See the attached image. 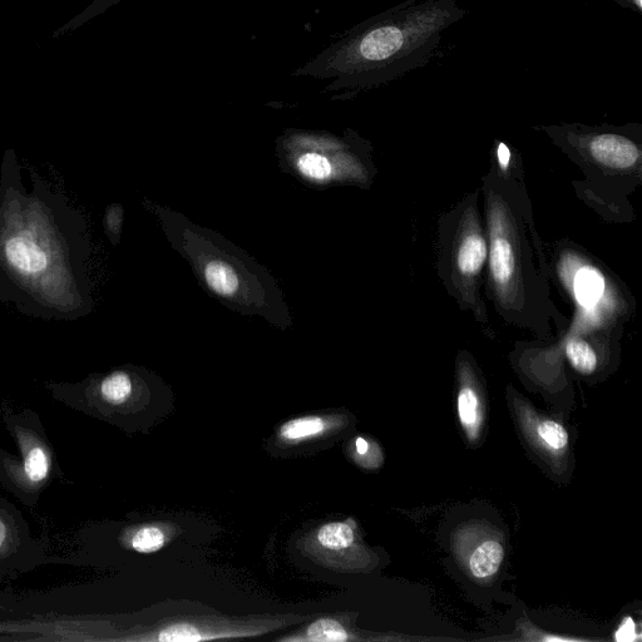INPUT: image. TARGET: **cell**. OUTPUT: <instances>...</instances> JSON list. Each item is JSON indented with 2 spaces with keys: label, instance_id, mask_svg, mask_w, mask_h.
<instances>
[{
  "label": "cell",
  "instance_id": "11",
  "mask_svg": "<svg viewBox=\"0 0 642 642\" xmlns=\"http://www.w3.org/2000/svg\"><path fill=\"white\" fill-rule=\"evenodd\" d=\"M505 550L500 542L488 540L473 552L469 569L476 579L485 580L496 574L502 565Z\"/></svg>",
  "mask_w": 642,
  "mask_h": 642
},
{
  "label": "cell",
  "instance_id": "22",
  "mask_svg": "<svg viewBox=\"0 0 642 642\" xmlns=\"http://www.w3.org/2000/svg\"><path fill=\"white\" fill-rule=\"evenodd\" d=\"M635 639V625L634 621L626 619L624 624L621 625L620 630L617 631V641H631Z\"/></svg>",
  "mask_w": 642,
  "mask_h": 642
},
{
  "label": "cell",
  "instance_id": "23",
  "mask_svg": "<svg viewBox=\"0 0 642 642\" xmlns=\"http://www.w3.org/2000/svg\"><path fill=\"white\" fill-rule=\"evenodd\" d=\"M355 448H357L359 454H367L369 451V443L363 438H358L357 441H355Z\"/></svg>",
  "mask_w": 642,
  "mask_h": 642
},
{
  "label": "cell",
  "instance_id": "8",
  "mask_svg": "<svg viewBox=\"0 0 642 642\" xmlns=\"http://www.w3.org/2000/svg\"><path fill=\"white\" fill-rule=\"evenodd\" d=\"M350 640H357V637L344 626L343 622L330 616L320 617V619H316L311 624L306 625L304 629L278 639V641L290 642H340Z\"/></svg>",
  "mask_w": 642,
  "mask_h": 642
},
{
  "label": "cell",
  "instance_id": "3",
  "mask_svg": "<svg viewBox=\"0 0 642 642\" xmlns=\"http://www.w3.org/2000/svg\"><path fill=\"white\" fill-rule=\"evenodd\" d=\"M453 0L393 9L360 24L300 69L335 87H369L421 66L444 29L461 18Z\"/></svg>",
  "mask_w": 642,
  "mask_h": 642
},
{
  "label": "cell",
  "instance_id": "4",
  "mask_svg": "<svg viewBox=\"0 0 642 642\" xmlns=\"http://www.w3.org/2000/svg\"><path fill=\"white\" fill-rule=\"evenodd\" d=\"M478 196H469L443 217L439 229V274L459 304L482 314V271L488 260L486 227L477 207Z\"/></svg>",
  "mask_w": 642,
  "mask_h": 642
},
{
  "label": "cell",
  "instance_id": "12",
  "mask_svg": "<svg viewBox=\"0 0 642 642\" xmlns=\"http://www.w3.org/2000/svg\"><path fill=\"white\" fill-rule=\"evenodd\" d=\"M320 546L330 551H342L349 548L355 541L354 528L348 522H330L318 531Z\"/></svg>",
  "mask_w": 642,
  "mask_h": 642
},
{
  "label": "cell",
  "instance_id": "6",
  "mask_svg": "<svg viewBox=\"0 0 642 642\" xmlns=\"http://www.w3.org/2000/svg\"><path fill=\"white\" fill-rule=\"evenodd\" d=\"M587 156L597 165L615 171H630L641 161V151L630 137L610 131L584 132L576 136Z\"/></svg>",
  "mask_w": 642,
  "mask_h": 642
},
{
  "label": "cell",
  "instance_id": "2",
  "mask_svg": "<svg viewBox=\"0 0 642 642\" xmlns=\"http://www.w3.org/2000/svg\"><path fill=\"white\" fill-rule=\"evenodd\" d=\"M490 289L503 318L545 334L562 316L551 300L550 274L520 182L493 167L485 179Z\"/></svg>",
  "mask_w": 642,
  "mask_h": 642
},
{
  "label": "cell",
  "instance_id": "25",
  "mask_svg": "<svg viewBox=\"0 0 642 642\" xmlns=\"http://www.w3.org/2000/svg\"><path fill=\"white\" fill-rule=\"evenodd\" d=\"M621 3L625 4V6L635 8L636 11H641V0H621Z\"/></svg>",
  "mask_w": 642,
  "mask_h": 642
},
{
  "label": "cell",
  "instance_id": "5",
  "mask_svg": "<svg viewBox=\"0 0 642 642\" xmlns=\"http://www.w3.org/2000/svg\"><path fill=\"white\" fill-rule=\"evenodd\" d=\"M295 624L288 622L286 617L274 619L230 620L209 619V617H187V619L167 620L148 632L141 640L146 641H205L219 639H241V637H254L268 634L269 631L280 629L285 625Z\"/></svg>",
  "mask_w": 642,
  "mask_h": 642
},
{
  "label": "cell",
  "instance_id": "16",
  "mask_svg": "<svg viewBox=\"0 0 642 642\" xmlns=\"http://www.w3.org/2000/svg\"><path fill=\"white\" fill-rule=\"evenodd\" d=\"M537 437L550 451H564L569 446V433L555 421H540L536 426Z\"/></svg>",
  "mask_w": 642,
  "mask_h": 642
},
{
  "label": "cell",
  "instance_id": "19",
  "mask_svg": "<svg viewBox=\"0 0 642 642\" xmlns=\"http://www.w3.org/2000/svg\"><path fill=\"white\" fill-rule=\"evenodd\" d=\"M298 167L301 174L311 177V179L324 180L332 174V166L327 158L316 155V153H306L301 156Z\"/></svg>",
  "mask_w": 642,
  "mask_h": 642
},
{
  "label": "cell",
  "instance_id": "15",
  "mask_svg": "<svg viewBox=\"0 0 642 642\" xmlns=\"http://www.w3.org/2000/svg\"><path fill=\"white\" fill-rule=\"evenodd\" d=\"M133 390L132 379L130 375L123 372H116L108 375L102 380L100 393L107 403L113 406H120L131 397Z\"/></svg>",
  "mask_w": 642,
  "mask_h": 642
},
{
  "label": "cell",
  "instance_id": "17",
  "mask_svg": "<svg viewBox=\"0 0 642 642\" xmlns=\"http://www.w3.org/2000/svg\"><path fill=\"white\" fill-rule=\"evenodd\" d=\"M165 543V532L156 526L141 527L131 540L133 550L138 553H155L164 548Z\"/></svg>",
  "mask_w": 642,
  "mask_h": 642
},
{
  "label": "cell",
  "instance_id": "14",
  "mask_svg": "<svg viewBox=\"0 0 642 642\" xmlns=\"http://www.w3.org/2000/svg\"><path fill=\"white\" fill-rule=\"evenodd\" d=\"M207 284L220 295H232L239 288V279L231 266L222 261H212L205 269Z\"/></svg>",
  "mask_w": 642,
  "mask_h": 642
},
{
  "label": "cell",
  "instance_id": "9",
  "mask_svg": "<svg viewBox=\"0 0 642 642\" xmlns=\"http://www.w3.org/2000/svg\"><path fill=\"white\" fill-rule=\"evenodd\" d=\"M334 427L335 422L327 417H301L284 423L279 429V437L284 442L300 443L323 436Z\"/></svg>",
  "mask_w": 642,
  "mask_h": 642
},
{
  "label": "cell",
  "instance_id": "20",
  "mask_svg": "<svg viewBox=\"0 0 642 642\" xmlns=\"http://www.w3.org/2000/svg\"><path fill=\"white\" fill-rule=\"evenodd\" d=\"M123 211L120 205H113L107 210L106 229L108 235L120 236L122 227Z\"/></svg>",
  "mask_w": 642,
  "mask_h": 642
},
{
  "label": "cell",
  "instance_id": "7",
  "mask_svg": "<svg viewBox=\"0 0 642 642\" xmlns=\"http://www.w3.org/2000/svg\"><path fill=\"white\" fill-rule=\"evenodd\" d=\"M574 298L577 305L584 311L585 318H592L604 300L606 283L604 275L594 266L585 265L576 271L574 281Z\"/></svg>",
  "mask_w": 642,
  "mask_h": 642
},
{
  "label": "cell",
  "instance_id": "13",
  "mask_svg": "<svg viewBox=\"0 0 642 642\" xmlns=\"http://www.w3.org/2000/svg\"><path fill=\"white\" fill-rule=\"evenodd\" d=\"M566 357L577 372L592 374L597 368V355L594 348L585 339L574 337L567 340Z\"/></svg>",
  "mask_w": 642,
  "mask_h": 642
},
{
  "label": "cell",
  "instance_id": "10",
  "mask_svg": "<svg viewBox=\"0 0 642 642\" xmlns=\"http://www.w3.org/2000/svg\"><path fill=\"white\" fill-rule=\"evenodd\" d=\"M458 417L471 441H476L483 422L481 399L471 385H463L458 394Z\"/></svg>",
  "mask_w": 642,
  "mask_h": 642
},
{
  "label": "cell",
  "instance_id": "24",
  "mask_svg": "<svg viewBox=\"0 0 642 642\" xmlns=\"http://www.w3.org/2000/svg\"><path fill=\"white\" fill-rule=\"evenodd\" d=\"M6 538H7V526H6V523L0 520V548L3 547L4 542H6Z\"/></svg>",
  "mask_w": 642,
  "mask_h": 642
},
{
  "label": "cell",
  "instance_id": "21",
  "mask_svg": "<svg viewBox=\"0 0 642 642\" xmlns=\"http://www.w3.org/2000/svg\"><path fill=\"white\" fill-rule=\"evenodd\" d=\"M511 158L510 148H508L505 143H500V145H498L497 147V170H500L501 172L510 171Z\"/></svg>",
  "mask_w": 642,
  "mask_h": 642
},
{
  "label": "cell",
  "instance_id": "1",
  "mask_svg": "<svg viewBox=\"0 0 642 642\" xmlns=\"http://www.w3.org/2000/svg\"><path fill=\"white\" fill-rule=\"evenodd\" d=\"M24 184L8 151L0 166V300L33 318L73 321L92 310L86 219L41 176Z\"/></svg>",
  "mask_w": 642,
  "mask_h": 642
},
{
  "label": "cell",
  "instance_id": "18",
  "mask_svg": "<svg viewBox=\"0 0 642 642\" xmlns=\"http://www.w3.org/2000/svg\"><path fill=\"white\" fill-rule=\"evenodd\" d=\"M24 473L33 483L43 482L48 477L49 459L43 448L36 447L28 452L24 462Z\"/></svg>",
  "mask_w": 642,
  "mask_h": 642
}]
</instances>
